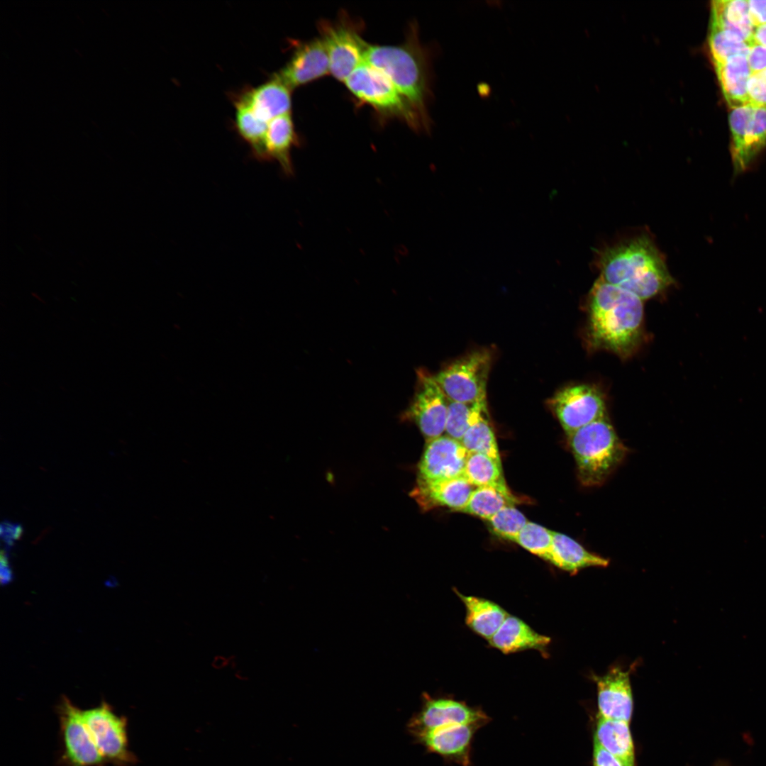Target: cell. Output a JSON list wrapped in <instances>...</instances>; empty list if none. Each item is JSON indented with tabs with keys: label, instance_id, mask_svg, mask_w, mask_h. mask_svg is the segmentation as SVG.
Masks as SVG:
<instances>
[{
	"label": "cell",
	"instance_id": "6da1fadb",
	"mask_svg": "<svg viewBox=\"0 0 766 766\" xmlns=\"http://www.w3.org/2000/svg\"><path fill=\"white\" fill-rule=\"evenodd\" d=\"M585 338L594 350H606L628 357L643 338V300L599 277L587 299Z\"/></svg>",
	"mask_w": 766,
	"mask_h": 766
},
{
	"label": "cell",
	"instance_id": "7a4b0ae2",
	"mask_svg": "<svg viewBox=\"0 0 766 766\" xmlns=\"http://www.w3.org/2000/svg\"><path fill=\"white\" fill-rule=\"evenodd\" d=\"M596 266L605 281L642 300L662 293L675 283L663 256L645 235L602 249L596 255Z\"/></svg>",
	"mask_w": 766,
	"mask_h": 766
},
{
	"label": "cell",
	"instance_id": "3957f363",
	"mask_svg": "<svg viewBox=\"0 0 766 766\" xmlns=\"http://www.w3.org/2000/svg\"><path fill=\"white\" fill-rule=\"evenodd\" d=\"M365 62L385 74L419 115L427 129L430 119L426 103L430 95L429 70L426 50L417 28H411L406 40L399 45H370Z\"/></svg>",
	"mask_w": 766,
	"mask_h": 766
},
{
	"label": "cell",
	"instance_id": "277c9868",
	"mask_svg": "<svg viewBox=\"0 0 766 766\" xmlns=\"http://www.w3.org/2000/svg\"><path fill=\"white\" fill-rule=\"evenodd\" d=\"M569 444L578 478L586 487L601 486L621 463L627 449L606 418L574 431Z\"/></svg>",
	"mask_w": 766,
	"mask_h": 766
},
{
	"label": "cell",
	"instance_id": "5b68a950",
	"mask_svg": "<svg viewBox=\"0 0 766 766\" xmlns=\"http://www.w3.org/2000/svg\"><path fill=\"white\" fill-rule=\"evenodd\" d=\"M345 83L357 99L379 113L402 119L414 129L428 130L415 109L388 77L367 62L357 67Z\"/></svg>",
	"mask_w": 766,
	"mask_h": 766
},
{
	"label": "cell",
	"instance_id": "8992f818",
	"mask_svg": "<svg viewBox=\"0 0 766 766\" xmlns=\"http://www.w3.org/2000/svg\"><path fill=\"white\" fill-rule=\"evenodd\" d=\"M492 362V355L489 350H477L448 365L435 378L449 401L461 403L486 401Z\"/></svg>",
	"mask_w": 766,
	"mask_h": 766
},
{
	"label": "cell",
	"instance_id": "52a82bcc",
	"mask_svg": "<svg viewBox=\"0 0 766 766\" xmlns=\"http://www.w3.org/2000/svg\"><path fill=\"white\" fill-rule=\"evenodd\" d=\"M360 28L346 16L335 22L323 21L318 23L329 58L330 73L339 81L345 82L365 62L369 45L362 39Z\"/></svg>",
	"mask_w": 766,
	"mask_h": 766
},
{
	"label": "cell",
	"instance_id": "ba28073f",
	"mask_svg": "<svg viewBox=\"0 0 766 766\" xmlns=\"http://www.w3.org/2000/svg\"><path fill=\"white\" fill-rule=\"evenodd\" d=\"M550 404L567 435L606 418L604 396L599 389L590 384L565 387L555 393Z\"/></svg>",
	"mask_w": 766,
	"mask_h": 766
},
{
	"label": "cell",
	"instance_id": "9c48e42d",
	"mask_svg": "<svg viewBox=\"0 0 766 766\" xmlns=\"http://www.w3.org/2000/svg\"><path fill=\"white\" fill-rule=\"evenodd\" d=\"M448 399L432 375L425 370L417 372L414 396L404 414V419L413 421L426 442L443 435Z\"/></svg>",
	"mask_w": 766,
	"mask_h": 766
},
{
	"label": "cell",
	"instance_id": "30bf717a",
	"mask_svg": "<svg viewBox=\"0 0 766 766\" xmlns=\"http://www.w3.org/2000/svg\"><path fill=\"white\" fill-rule=\"evenodd\" d=\"M84 721L104 760L124 765L134 761L128 748L127 723L109 704L82 710Z\"/></svg>",
	"mask_w": 766,
	"mask_h": 766
},
{
	"label": "cell",
	"instance_id": "8fae6325",
	"mask_svg": "<svg viewBox=\"0 0 766 766\" xmlns=\"http://www.w3.org/2000/svg\"><path fill=\"white\" fill-rule=\"evenodd\" d=\"M491 721L480 708L451 697H431L424 694L420 711L409 723L414 738L428 731L455 724L477 723L486 726Z\"/></svg>",
	"mask_w": 766,
	"mask_h": 766
},
{
	"label": "cell",
	"instance_id": "7c38bea8",
	"mask_svg": "<svg viewBox=\"0 0 766 766\" xmlns=\"http://www.w3.org/2000/svg\"><path fill=\"white\" fill-rule=\"evenodd\" d=\"M64 757L68 766H101L105 761L82 717V709L67 698L58 708Z\"/></svg>",
	"mask_w": 766,
	"mask_h": 766
},
{
	"label": "cell",
	"instance_id": "4fadbf2b",
	"mask_svg": "<svg viewBox=\"0 0 766 766\" xmlns=\"http://www.w3.org/2000/svg\"><path fill=\"white\" fill-rule=\"evenodd\" d=\"M481 724H455L435 729L416 737V742L448 763L472 766L474 736Z\"/></svg>",
	"mask_w": 766,
	"mask_h": 766
},
{
	"label": "cell",
	"instance_id": "5bb4252c",
	"mask_svg": "<svg viewBox=\"0 0 766 766\" xmlns=\"http://www.w3.org/2000/svg\"><path fill=\"white\" fill-rule=\"evenodd\" d=\"M467 455L460 441L446 435L426 442L418 465V479L442 480L464 477Z\"/></svg>",
	"mask_w": 766,
	"mask_h": 766
},
{
	"label": "cell",
	"instance_id": "9a60e30c",
	"mask_svg": "<svg viewBox=\"0 0 766 766\" xmlns=\"http://www.w3.org/2000/svg\"><path fill=\"white\" fill-rule=\"evenodd\" d=\"M597 689L598 716L629 723L633 711L630 670L613 667L603 676L593 677Z\"/></svg>",
	"mask_w": 766,
	"mask_h": 766
},
{
	"label": "cell",
	"instance_id": "2e32d148",
	"mask_svg": "<svg viewBox=\"0 0 766 766\" xmlns=\"http://www.w3.org/2000/svg\"><path fill=\"white\" fill-rule=\"evenodd\" d=\"M328 72V52L321 38H318L297 45L289 60L277 74L292 89Z\"/></svg>",
	"mask_w": 766,
	"mask_h": 766
},
{
	"label": "cell",
	"instance_id": "e0dca14e",
	"mask_svg": "<svg viewBox=\"0 0 766 766\" xmlns=\"http://www.w3.org/2000/svg\"><path fill=\"white\" fill-rule=\"evenodd\" d=\"M474 487L464 477L442 480L418 479L411 494L425 510L444 506L462 511Z\"/></svg>",
	"mask_w": 766,
	"mask_h": 766
},
{
	"label": "cell",
	"instance_id": "ac0fdd59",
	"mask_svg": "<svg viewBox=\"0 0 766 766\" xmlns=\"http://www.w3.org/2000/svg\"><path fill=\"white\" fill-rule=\"evenodd\" d=\"M291 90L274 74L265 83L245 89L240 94L261 119L269 123L278 116L290 113Z\"/></svg>",
	"mask_w": 766,
	"mask_h": 766
},
{
	"label": "cell",
	"instance_id": "d6986e66",
	"mask_svg": "<svg viewBox=\"0 0 766 766\" xmlns=\"http://www.w3.org/2000/svg\"><path fill=\"white\" fill-rule=\"evenodd\" d=\"M488 641L493 648L508 654L529 649L543 652L550 638L537 633L518 617L509 614Z\"/></svg>",
	"mask_w": 766,
	"mask_h": 766
},
{
	"label": "cell",
	"instance_id": "ffe728a7",
	"mask_svg": "<svg viewBox=\"0 0 766 766\" xmlns=\"http://www.w3.org/2000/svg\"><path fill=\"white\" fill-rule=\"evenodd\" d=\"M299 145L290 113L278 116L268 123L265 137L267 160H274L287 177L294 175L292 149Z\"/></svg>",
	"mask_w": 766,
	"mask_h": 766
},
{
	"label": "cell",
	"instance_id": "44dd1931",
	"mask_svg": "<svg viewBox=\"0 0 766 766\" xmlns=\"http://www.w3.org/2000/svg\"><path fill=\"white\" fill-rule=\"evenodd\" d=\"M548 561L568 571L590 567H606L609 560L585 549L580 543L563 533L553 531L552 547Z\"/></svg>",
	"mask_w": 766,
	"mask_h": 766
},
{
	"label": "cell",
	"instance_id": "7402d4cb",
	"mask_svg": "<svg viewBox=\"0 0 766 766\" xmlns=\"http://www.w3.org/2000/svg\"><path fill=\"white\" fill-rule=\"evenodd\" d=\"M714 67L723 94L731 109L749 104L747 84L751 72L747 56L736 55Z\"/></svg>",
	"mask_w": 766,
	"mask_h": 766
},
{
	"label": "cell",
	"instance_id": "603a6c76",
	"mask_svg": "<svg viewBox=\"0 0 766 766\" xmlns=\"http://www.w3.org/2000/svg\"><path fill=\"white\" fill-rule=\"evenodd\" d=\"M455 592L465 606L467 626L489 640L502 625L509 614L490 600L466 596Z\"/></svg>",
	"mask_w": 766,
	"mask_h": 766
},
{
	"label": "cell",
	"instance_id": "cb8c5ba5",
	"mask_svg": "<svg viewBox=\"0 0 766 766\" xmlns=\"http://www.w3.org/2000/svg\"><path fill=\"white\" fill-rule=\"evenodd\" d=\"M627 722L598 716L594 740L624 766H635V753Z\"/></svg>",
	"mask_w": 766,
	"mask_h": 766
},
{
	"label": "cell",
	"instance_id": "d4e9b609",
	"mask_svg": "<svg viewBox=\"0 0 766 766\" xmlns=\"http://www.w3.org/2000/svg\"><path fill=\"white\" fill-rule=\"evenodd\" d=\"M235 127L238 135L248 144L254 158L267 161L265 137L268 122L261 119L240 94L233 95Z\"/></svg>",
	"mask_w": 766,
	"mask_h": 766
},
{
	"label": "cell",
	"instance_id": "484cf974",
	"mask_svg": "<svg viewBox=\"0 0 766 766\" xmlns=\"http://www.w3.org/2000/svg\"><path fill=\"white\" fill-rule=\"evenodd\" d=\"M711 20L742 41L753 40L755 27L750 20L748 0L712 1Z\"/></svg>",
	"mask_w": 766,
	"mask_h": 766
},
{
	"label": "cell",
	"instance_id": "4316f807",
	"mask_svg": "<svg viewBox=\"0 0 766 766\" xmlns=\"http://www.w3.org/2000/svg\"><path fill=\"white\" fill-rule=\"evenodd\" d=\"M464 477L475 487H492L509 497L514 498L504 479L501 462L485 454L468 453Z\"/></svg>",
	"mask_w": 766,
	"mask_h": 766
},
{
	"label": "cell",
	"instance_id": "83f0119b",
	"mask_svg": "<svg viewBox=\"0 0 766 766\" xmlns=\"http://www.w3.org/2000/svg\"><path fill=\"white\" fill-rule=\"evenodd\" d=\"M766 145V107L755 106L743 145L732 157L734 172L745 171Z\"/></svg>",
	"mask_w": 766,
	"mask_h": 766
},
{
	"label": "cell",
	"instance_id": "f1b7e54d",
	"mask_svg": "<svg viewBox=\"0 0 766 766\" xmlns=\"http://www.w3.org/2000/svg\"><path fill=\"white\" fill-rule=\"evenodd\" d=\"M487 414V408L475 416L460 443L468 453H483L501 462L497 442Z\"/></svg>",
	"mask_w": 766,
	"mask_h": 766
},
{
	"label": "cell",
	"instance_id": "f546056e",
	"mask_svg": "<svg viewBox=\"0 0 766 766\" xmlns=\"http://www.w3.org/2000/svg\"><path fill=\"white\" fill-rule=\"evenodd\" d=\"M515 499L492 487H476L462 511L489 521L505 506L514 505Z\"/></svg>",
	"mask_w": 766,
	"mask_h": 766
},
{
	"label": "cell",
	"instance_id": "4dcf8cb0",
	"mask_svg": "<svg viewBox=\"0 0 766 766\" xmlns=\"http://www.w3.org/2000/svg\"><path fill=\"white\" fill-rule=\"evenodd\" d=\"M748 43L742 41L711 20L709 46L714 65L736 55H748Z\"/></svg>",
	"mask_w": 766,
	"mask_h": 766
},
{
	"label": "cell",
	"instance_id": "1f68e13d",
	"mask_svg": "<svg viewBox=\"0 0 766 766\" xmlns=\"http://www.w3.org/2000/svg\"><path fill=\"white\" fill-rule=\"evenodd\" d=\"M487 408V400L476 403L448 400L445 435L460 441L475 416Z\"/></svg>",
	"mask_w": 766,
	"mask_h": 766
},
{
	"label": "cell",
	"instance_id": "d6a6232c",
	"mask_svg": "<svg viewBox=\"0 0 766 766\" xmlns=\"http://www.w3.org/2000/svg\"><path fill=\"white\" fill-rule=\"evenodd\" d=\"M528 551L548 561L553 542V531L537 523L528 521L516 540Z\"/></svg>",
	"mask_w": 766,
	"mask_h": 766
},
{
	"label": "cell",
	"instance_id": "836d02e7",
	"mask_svg": "<svg viewBox=\"0 0 766 766\" xmlns=\"http://www.w3.org/2000/svg\"><path fill=\"white\" fill-rule=\"evenodd\" d=\"M488 521L495 534L514 542L528 523L525 516L514 505L505 506Z\"/></svg>",
	"mask_w": 766,
	"mask_h": 766
},
{
	"label": "cell",
	"instance_id": "e575fe53",
	"mask_svg": "<svg viewBox=\"0 0 766 766\" xmlns=\"http://www.w3.org/2000/svg\"><path fill=\"white\" fill-rule=\"evenodd\" d=\"M754 106L750 104L731 109L729 113V125L732 136V157L740 150L751 118Z\"/></svg>",
	"mask_w": 766,
	"mask_h": 766
},
{
	"label": "cell",
	"instance_id": "d590c367",
	"mask_svg": "<svg viewBox=\"0 0 766 766\" xmlns=\"http://www.w3.org/2000/svg\"><path fill=\"white\" fill-rule=\"evenodd\" d=\"M747 92L749 104L754 106L766 107V69L750 75Z\"/></svg>",
	"mask_w": 766,
	"mask_h": 766
},
{
	"label": "cell",
	"instance_id": "8d00e7d4",
	"mask_svg": "<svg viewBox=\"0 0 766 766\" xmlns=\"http://www.w3.org/2000/svg\"><path fill=\"white\" fill-rule=\"evenodd\" d=\"M747 61L752 74L766 69V48L752 40L749 44Z\"/></svg>",
	"mask_w": 766,
	"mask_h": 766
},
{
	"label": "cell",
	"instance_id": "74e56055",
	"mask_svg": "<svg viewBox=\"0 0 766 766\" xmlns=\"http://www.w3.org/2000/svg\"><path fill=\"white\" fill-rule=\"evenodd\" d=\"M749 17L754 27L766 24V0H748Z\"/></svg>",
	"mask_w": 766,
	"mask_h": 766
},
{
	"label": "cell",
	"instance_id": "f35d334b",
	"mask_svg": "<svg viewBox=\"0 0 766 766\" xmlns=\"http://www.w3.org/2000/svg\"><path fill=\"white\" fill-rule=\"evenodd\" d=\"M593 765L594 766H624L619 760L607 752L595 740L594 741Z\"/></svg>",
	"mask_w": 766,
	"mask_h": 766
},
{
	"label": "cell",
	"instance_id": "ab89813d",
	"mask_svg": "<svg viewBox=\"0 0 766 766\" xmlns=\"http://www.w3.org/2000/svg\"><path fill=\"white\" fill-rule=\"evenodd\" d=\"M753 40L766 48V24L755 28Z\"/></svg>",
	"mask_w": 766,
	"mask_h": 766
},
{
	"label": "cell",
	"instance_id": "60d3db41",
	"mask_svg": "<svg viewBox=\"0 0 766 766\" xmlns=\"http://www.w3.org/2000/svg\"><path fill=\"white\" fill-rule=\"evenodd\" d=\"M23 527L20 524H15L14 530H13V535H12L13 539V540L20 539L21 538L22 535H23Z\"/></svg>",
	"mask_w": 766,
	"mask_h": 766
}]
</instances>
